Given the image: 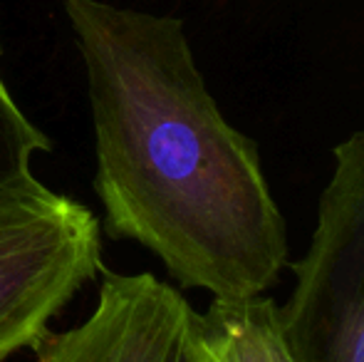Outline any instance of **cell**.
I'll use <instances>...</instances> for the list:
<instances>
[{
  "instance_id": "6da1fadb",
  "label": "cell",
  "mask_w": 364,
  "mask_h": 362,
  "mask_svg": "<svg viewBox=\"0 0 364 362\" xmlns=\"http://www.w3.org/2000/svg\"><path fill=\"white\" fill-rule=\"evenodd\" d=\"M95 122L105 231L213 300L263 295L288 266V226L258 147L211 97L178 18L65 0Z\"/></svg>"
},
{
  "instance_id": "7a4b0ae2",
  "label": "cell",
  "mask_w": 364,
  "mask_h": 362,
  "mask_svg": "<svg viewBox=\"0 0 364 362\" xmlns=\"http://www.w3.org/2000/svg\"><path fill=\"white\" fill-rule=\"evenodd\" d=\"M335 169L278 325L292 362H364V129L332 151Z\"/></svg>"
},
{
  "instance_id": "3957f363",
  "label": "cell",
  "mask_w": 364,
  "mask_h": 362,
  "mask_svg": "<svg viewBox=\"0 0 364 362\" xmlns=\"http://www.w3.org/2000/svg\"><path fill=\"white\" fill-rule=\"evenodd\" d=\"M102 223L33 174L0 186V362L33 348L102 268Z\"/></svg>"
},
{
  "instance_id": "277c9868",
  "label": "cell",
  "mask_w": 364,
  "mask_h": 362,
  "mask_svg": "<svg viewBox=\"0 0 364 362\" xmlns=\"http://www.w3.org/2000/svg\"><path fill=\"white\" fill-rule=\"evenodd\" d=\"M33 350L38 362H218L203 315L151 273H107L90 318Z\"/></svg>"
},
{
  "instance_id": "5b68a950",
  "label": "cell",
  "mask_w": 364,
  "mask_h": 362,
  "mask_svg": "<svg viewBox=\"0 0 364 362\" xmlns=\"http://www.w3.org/2000/svg\"><path fill=\"white\" fill-rule=\"evenodd\" d=\"M203 315L208 348L218 362H292L278 325V305L265 295L211 300Z\"/></svg>"
},
{
  "instance_id": "8992f818",
  "label": "cell",
  "mask_w": 364,
  "mask_h": 362,
  "mask_svg": "<svg viewBox=\"0 0 364 362\" xmlns=\"http://www.w3.org/2000/svg\"><path fill=\"white\" fill-rule=\"evenodd\" d=\"M48 149L50 139L23 115L0 75V186L33 174V156Z\"/></svg>"
}]
</instances>
